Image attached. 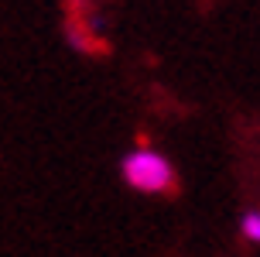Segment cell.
<instances>
[{
	"mask_svg": "<svg viewBox=\"0 0 260 257\" xmlns=\"http://www.w3.org/2000/svg\"><path fill=\"white\" fill-rule=\"evenodd\" d=\"M120 179L141 195H171L175 192V165L168 154L154 148H130L120 158Z\"/></svg>",
	"mask_w": 260,
	"mask_h": 257,
	"instance_id": "cell-1",
	"label": "cell"
},
{
	"mask_svg": "<svg viewBox=\"0 0 260 257\" xmlns=\"http://www.w3.org/2000/svg\"><path fill=\"white\" fill-rule=\"evenodd\" d=\"M240 237L247 244H257L260 247V209H247L240 216Z\"/></svg>",
	"mask_w": 260,
	"mask_h": 257,
	"instance_id": "cell-2",
	"label": "cell"
}]
</instances>
